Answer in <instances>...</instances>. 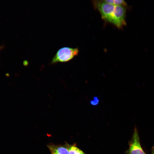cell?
<instances>
[{"mask_svg": "<svg viewBox=\"0 0 154 154\" xmlns=\"http://www.w3.org/2000/svg\"><path fill=\"white\" fill-rule=\"evenodd\" d=\"M79 52L78 48L64 47L59 49L57 51L51 62L52 64L58 62H64L69 61Z\"/></svg>", "mask_w": 154, "mask_h": 154, "instance_id": "obj_1", "label": "cell"}, {"mask_svg": "<svg viewBox=\"0 0 154 154\" xmlns=\"http://www.w3.org/2000/svg\"><path fill=\"white\" fill-rule=\"evenodd\" d=\"M93 3L94 7L100 12L102 18L105 21L111 23L115 6L103 0L94 1Z\"/></svg>", "mask_w": 154, "mask_h": 154, "instance_id": "obj_2", "label": "cell"}, {"mask_svg": "<svg viewBox=\"0 0 154 154\" xmlns=\"http://www.w3.org/2000/svg\"><path fill=\"white\" fill-rule=\"evenodd\" d=\"M126 9L124 6H115L111 23L120 29L126 25Z\"/></svg>", "mask_w": 154, "mask_h": 154, "instance_id": "obj_3", "label": "cell"}, {"mask_svg": "<svg viewBox=\"0 0 154 154\" xmlns=\"http://www.w3.org/2000/svg\"><path fill=\"white\" fill-rule=\"evenodd\" d=\"M127 154H145L141 145L137 130L135 128L129 144V147L126 151Z\"/></svg>", "mask_w": 154, "mask_h": 154, "instance_id": "obj_4", "label": "cell"}, {"mask_svg": "<svg viewBox=\"0 0 154 154\" xmlns=\"http://www.w3.org/2000/svg\"><path fill=\"white\" fill-rule=\"evenodd\" d=\"M51 154H69L67 143L64 145L50 143L47 145Z\"/></svg>", "mask_w": 154, "mask_h": 154, "instance_id": "obj_5", "label": "cell"}, {"mask_svg": "<svg viewBox=\"0 0 154 154\" xmlns=\"http://www.w3.org/2000/svg\"><path fill=\"white\" fill-rule=\"evenodd\" d=\"M67 146L69 154H86L77 147L75 144L70 145L67 143Z\"/></svg>", "mask_w": 154, "mask_h": 154, "instance_id": "obj_6", "label": "cell"}, {"mask_svg": "<svg viewBox=\"0 0 154 154\" xmlns=\"http://www.w3.org/2000/svg\"><path fill=\"white\" fill-rule=\"evenodd\" d=\"M103 1L114 6L124 7L127 5L126 2L123 0H103Z\"/></svg>", "mask_w": 154, "mask_h": 154, "instance_id": "obj_7", "label": "cell"}, {"mask_svg": "<svg viewBox=\"0 0 154 154\" xmlns=\"http://www.w3.org/2000/svg\"><path fill=\"white\" fill-rule=\"evenodd\" d=\"M99 101L98 98L96 97H95L94 100L90 102V103L93 105H96L98 104Z\"/></svg>", "mask_w": 154, "mask_h": 154, "instance_id": "obj_8", "label": "cell"}, {"mask_svg": "<svg viewBox=\"0 0 154 154\" xmlns=\"http://www.w3.org/2000/svg\"><path fill=\"white\" fill-rule=\"evenodd\" d=\"M151 154H154V147L152 148Z\"/></svg>", "mask_w": 154, "mask_h": 154, "instance_id": "obj_9", "label": "cell"}, {"mask_svg": "<svg viewBox=\"0 0 154 154\" xmlns=\"http://www.w3.org/2000/svg\"><path fill=\"white\" fill-rule=\"evenodd\" d=\"M2 48V47L1 46H0V50Z\"/></svg>", "mask_w": 154, "mask_h": 154, "instance_id": "obj_10", "label": "cell"}]
</instances>
